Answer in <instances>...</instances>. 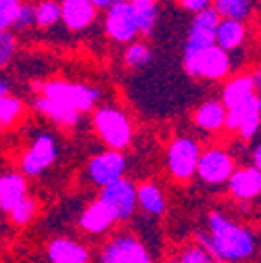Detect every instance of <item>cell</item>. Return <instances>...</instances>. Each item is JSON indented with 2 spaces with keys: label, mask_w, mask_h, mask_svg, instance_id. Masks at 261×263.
I'll return each instance as SVG.
<instances>
[{
  "label": "cell",
  "mask_w": 261,
  "mask_h": 263,
  "mask_svg": "<svg viewBox=\"0 0 261 263\" xmlns=\"http://www.w3.org/2000/svg\"><path fill=\"white\" fill-rule=\"evenodd\" d=\"M201 247H205L215 261L245 263L257 253V236L251 228L232 221L221 211H211L207 217V232L197 234Z\"/></svg>",
  "instance_id": "6da1fadb"
},
{
  "label": "cell",
  "mask_w": 261,
  "mask_h": 263,
  "mask_svg": "<svg viewBox=\"0 0 261 263\" xmlns=\"http://www.w3.org/2000/svg\"><path fill=\"white\" fill-rule=\"evenodd\" d=\"M92 127L109 148L125 151L132 144V121L119 107H99L92 113Z\"/></svg>",
  "instance_id": "7a4b0ae2"
},
{
  "label": "cell",
  "mask_w": 261,
  "mask_h": 263,
  "mask_svg": "<svg viewBox=\"0 0 261 263\" xmlns=\"http://www.w3.org/2000/svg\"><path fill=\"white\" fill-rule=\"evenodd\" d=\"M40 96L54 101L59 105H65L78 113H86L94 109L99 103L101 90L88 86V84H76V82H65V80H50L40 86Z\"/></svg>",
  "instance_id": "3957f363"
},
{
  "label": "cell",
  "mask_w": 261,
  "mask_h": 263,
  "mask_svg": "<svg viewBox=\"0 0 261 263\" xmlns=\"http://www.w3.org/2000/svg\"><path fill=\"white\" fill-rule=\"evenodd\" d=\"M184 69L192 78H201V80H223L232 69V61L230 52H226L217 44H211L199 52H194L188 59H182Z\"/></svg>",
  "instance_id": "277c9868"
},
{
  "label": "cell",
  "mask_w": 261,
  "mask_h": 263,
  "mask_svg": "<svg viewBox=\"0 0 261 263\" xmlns=\"http://www.w3.org/2000/svg\"><path fill=\"white\" fill-rule=\"evenodd\" d=\"M201 155V144L190 138V136H178L170 142L167 146V172L170 176L180 182L186 184L194 178V172H197V161Z\"/></svg>",
  "instance_id": "5b68a950"
},
{
  "label": "cell",
  "mask_w": 261,
  "mask_h": 263,
  "mask_svg": "<svg viewBox=\"0 0 261 263\" xmlns=\"http://www.w3.org/2000/svg\"><path fill=\"white\" fill-rule=\"evenodd\" d=\"M99 201L109 209L115 223L127 221L138 209V205H136V184L132 180H127L125 176H121L115 182L101 188Z\"/></svg>",
  "instance_id": "8992f818"
},
{
  "label": "cell",
  "mask_w": 261,
  "mask_h": 263,
  "mask_svg": "<svg viewBox=\"0 0 261 263\" xmlns=\"http://www.w3.org/2000/svg\"><path fill=\"white\" fill-rule=\"evenodd\" d=\"M57 157H59V146L54 136L48 134V132H42V134H38L31 140V144L21 155V163H19L21 174L25 178H36L52 165Z\"/></svg>",
  "instance_id": "52a82bcc"
},
{
  "label": "cell",
  "mask_w": 261,
  "mask_h": 263,
  "mask_svg": "<svg viewBox=\"0 0 261 263\" xmlns=\"http://www.w3.org/2000/svg\"><path fill=\"white\" fill-rule=\"evenodd\" d=\"M234 167H236V161L230 153L219 146H211L207 151H201L194 176L203 184L223 186L228 182V178H230V174L234 172Z\"/></svg>",
  "instance_id": "ba28073f"
},
{
  "label": "cell",
  "mask_w": 261,
  "mask_h": 263,
  "mask_svg": "<svg viewBox=\"0 0 261 263\" xmlns=\"http://www.w3.org/2000/svg\"><path fill=\"white\" fill-rule=\"evenodd\" d=\"M99 263H155L148 249L134 234H117L101 251Z\"/></svg>",
  "instance_id": "9c48e42d"
},
{
  "label": "cell",
  "mask_w": 261,
  "mask_h": 263,
  "mask_svg": "<svg viewBox=\"0 0 261 263\" xmlns=\"http://www.w3.org/2000/svg\"><path fill=\"white\" fill-rule=\"evenodd\" d=\"M105 29H107L109 38L119 42V44H129L132 40H136L138 25H136L129 0H115V3L107 9Z\"/></svg>",
  "instance_id": "30bf717a"
},
{
  "label": "cell",
  "mask_w": 261,
  "mask_h": 263,
  "mask_svg": "<svg viewBox=\"0 0 261 263\" xmlns=\"http://www.w3.org/2000/svg\"><path fill=\"white\" fill-rule=\"evenodd\" d=\"M86 174L90 178L92 184H96L99 188L115 182L117 178H121L125 174V157L123 151H115V148H107L99 155H94L88 165H86Z\"/></svg>",
  "instance_id": "8fae6325"
},
{
  "label": "cell",
  "mask_w": 261,
  "mask_h": 263,
  "mask_svg": "<svg viewBox=\"0 0 261 263\" xmlns=\"http://www.w3.org/2000/svg\"><path fill=\"white\" fill-rule=\"evenodd\" d=\"M219 21V15L207 7L205 11L197 13L190 23V29H188V38H186V44H184V54L182 59H188L192 57L194 52H199L211 44H215V25Z\"/></svg>",
  "instance_id": "7c38bea8"
},
{
  "label": "cell",
  "mask_w": 261,
  "mask_h": 263,
  "mask_svg": "<svg viewBox=\"0 0 261 263\" xmlns=\"http://www.w3.org/2000/svg\"><path fill=\"white\" fill-rule=\"evenodd\" d=\"M228 190L236 201H255L261 194V170L255 165L249 167H234V172L228 178Z\"/></svg>",
  "instance_id": "4fadbf2b"
},
{
  "label": "cell",
  "mask_w": 261,
  "mask_h": 263,
  "mask_svg": "<svg viewBox=\"0 0 261 263\" xmlns=\"http://www.w3.org/2000/svg\"><path fill=\"white\" fill-rule=\"evenodd\" d=\"M46 259L50 263H90V251L73 238L59 236L46 245Z\"/></svg>",
  "instance_id": "5bb4252c"
},
{
  "label": "cell",
  "mask_w": 261,
  "mask_h": 263,
  "mask_svg": "<svg viewBox=\"0 0 261 263\" xmlns=\"http://www.w3.org/2000/svg\"><path fill=\"white\" fill-rule=\"evenodd\" d=\"M59 7H61V21L71 31L86 29L96 17V9L90 0H63Z\"/></svg>",
  "instance_id": "9a60e30c"
},
{
  "label": "cell",
  "mask_w": 261,
  "mask_h": 263,
  "mask_svg": "<svg viewBox=\"0 0 261 263\" xmlns=\"http://www.w3.org/2000/svg\"><path fill=\"white\" fill-rule=\"evenodd\" d=\"M78 226H80V230H84L86 234L99 236V234L109 232V230L115 226V219H113V215L109 213V209H107L99 199H96V201H92V203L84 209V213H82L80 219H78Z\"/></svg>",
  "instance_id": "2e32d148"
},
{
  "label": "cell",
  "mask_w": 261,
  "mask_h": 263,
  "mask_svg": "<svg viewBox=\"0 0 261 263\" xmlns=\"http://www.w3.org/2000/svg\"><path fill=\"white\" fill-rule=\"evenodd\" d=\"M23 196H27V180L23 174L17 172L0 174V211L9 213Z\"/></svg>",
  "instance_id": "e0dca14e"
},
{
  "label": "cell",
  "mask_w": 261,
  "mask_h": 263,
  "mask_svg": "<svg viewBox=\"0 0 261 263\" xmlns=\"http://www.w3.org/2000/svg\"><path fill=\"white\" fill-rule=\"evenodd\" d=\"M245 38H247V25H245V21L219 17V21L215 25V44L219 48H223L226 52L238 50L243 46Z\"/></svg>",
  "instance_id": "ac0fdd59"
},
{
  "label": "cell",
  "mask_w": 261,
  "mask_h": 263,
  "mask_svg": "<svg viewBox=\"0 0 261 263\" xmlns=\"http://www.w3.org/2000/svg\"><path fill=\"white\" fill-rule=\"evenodd\" d=\"M192 121L199 129L207 132V134H217V132L223 129L226 107L221 105V101H207L194 109Z\"/></svg>",
  "instance_id": "d6986e66"
},
{
  "label": "cell",
  "mask_w": 261,
  "mask_h": 263,
  "mask_svg": "<svg viewBox=\"0 0 261 263\" xmlns=\"http://www.w3.org/2000/svg\"><path fill=\"white\" fill-rule=\"evenodd\" d=\"M136 205L146 213V215H163L167 211V199L155 182H142L136 186Z\"/></svg>",
  "instance_id": "ffe728a7"
},
{
  "label": "cell",
  "mask_w": 261,
  "mask_h": 263,
  "mask_svg": "<svg viewBox=\"0 0 261 263\" xmlns=\"http://www.w3.org/2000/svg\"><path fill=\"white\" fill-rule=\"evenodd\" d=\"M34 109L42 117L50 119L52 123H57L61 127H73V125H78L80 115H82V113H78V111H73L69 107H65V105H59L54 101H48V98H44V96H38L36 98V101H34Z\"/></svg>",
  "instance_id": "44dd1931"
},
{
  "label": "cell",
  "mask_w": 261,
  "mask_h": 263,
  "mask_svg": "<svg viewBox=\"0 0 261 263\" xmlns=\"http://www.w3.org/2000/svg\"><path fill=\"white\" fill-rule=\"evenodd\" d=\"M251 94H257V88H255V84L251 80V73L249 76L247 73L245 76H236L234 80H230L223 86V90H221V105L226 109H230V107L243 103L245 98H249Z\"/></svg>",
  "instance_id": "7402d4cb"
},
{
  "label": "cell",
  "mask_w": 261,
  "mask_h": 263,
  "mask_svg": "<svg viewBox=\"0 0 261 263\" xmlns=\"http://www.w3.org/2000/svg\"><path fill=\"white\" fill-rule=\"evenodd\" d=\"M129 5H132V11H134L138 34H144V36L153 34V29L157 25V19H159L157 0H129Z\"/></svg>",
  "instance_id": "603a6c76"
},
{
  "label": "cell",
  "mask_w": 261,
  "mask_h": 263,
  "mask_svg": "<svg viewBox=\"0 0 261 263\" xmlns=\"http://www.w3.org/2000/svg\"><path fill=\"white\" fill-rule=\"evenodd\" d=\"M213 11L219 17L245 21L253 13V0H213Z\"/></svg>",
  "instance_id": "cb8c5ba5"
},
{
  "label": "cell",
  "mask_w": 261,
  "mask_h": 263,
  "mask_svg": "<svg viewBox=\"0 0 261 263\" xmlns=\"http://www.w3.org/2000/svg\"><path fill=\"white\" fill-rule=\"evenodd\" d=\"M23 113H25V105L21 98L11 96V94L0 96V125L3 127H11L19 123Z\"/></svg>",
  "instance_id": "d4e9b609"
},
{
  "label": "cell",
  "mask_w": 261,
  "mask_h": 263,
  "mask_svg": "<svg viewBox=\"0 0 261 263\" xmlns=\"http://www.w3.org/2000/svg\"><path fill=\"white\" fill-rule=\"evenodd\" d=\"M38 215V201L34 199V196H23V199L9 211V217L13 221V226L17 228H23L27 226L29 221H34V217Z\"/></svg>",
  "instance_id": "484cf974"
},
{
  "label": "cell",
  "mask_w": 261,
  "mask_h": 263,
  "mask_svg": "<svg viewBox=\"0 0 261 263\" xmlns=\"http://www.w3.org/2000/svg\"><path fill=\"white\" fill-rule=\"evenodd\" d=\"M123 61H125L127 67H132V69H142V67H146L148 63H153V50L148 48V44L132 40V42H129V46L125 48Z\"/></svg>",
  "instance_id": "4316f807"
},
{
  "label": "cell",
  "mask_w": 261,
  "mask_h": 263,
  "mask_svg": "<svg viewBox=\"0 0 261 263\" xmlns=\"http://www.w3.org/2000/svg\"><path fill=\"white\" fill-rule=\"evenodd\" d=\"M36 11V25L38 27H52L61 21V7L57 0H42L34 7Z\"/></svg>",
  "instance_id": "83f0119b"
},
{
  "label": "cell",
  "mask_w": 261,
  "mask_h": 263,
  "mask_svg": "<svg viewBox=\"0 0 261 263\" xmlns=\"http://www.w3.org/2000/svg\"><path fill=\"white\" fill-rule=\"evenodd\" d=\"M15 52H17V38L9 29H0V71L9 67Z\"/></svg>",
  "instance_id": "f1b7e54d"
},
{
  "label": "cell",
  "mask_w": 261,
  "mask_h": 263,
  "mask_svg": "<svg viewBox=\"0 0 261 263\" xmlns=\"http://www.w3.org/2000/svg\"><path fill=\"white\" fill-rule=\"evenodd\" d=\"M213 261H215L213 255L201 245H192L184 249L178 257V263H213Z\"/></svg>",
  "instance_id": "f546056e"
},
{
  "label": "cell",
  "mask_w": 261,
  "mask_h": 263,
  "mask_svg": "<svg viewBox=\"0 0 261 263\" xmlns=\"http://www.w3.org/2000/svg\"><path fill=\"white\" fill-rule=\"evenodd\" d=\"M259 123H261V113H253V115H247V117L240 121V125L236 127V132H234V134H236L240 140L249 142L251 138H255V136L259 134Z\"/></svg>",
  "instance_id": "4dcf8cb0"
},
{
  "label": "cell",
  "mask_w": 261,
  "mask_h": 263,
  "mask_svg": "<svg viewBox=\"0 0 261 263\" xmlns=\"http://www.w3.org/2000/svg\"><path fill=\"white\" fill-rule=\"evenodd\" d=\"M19 7H21V0H0V29L13 27Z\"/></svg>",
  "instance_id": "1f68e13d"
},
{
  "label": "cell",
  "mask_w": 261,
  "mask_h": 263,
  "mask_svg": "<svg viewBox=\"0 0 261 263\" xmlns=\"http://www.w3.org/2000/svg\"><path fill=\"white\" fill-rule=\"evenodd\" d=\"M36 25V11H34V5H23L19 7L17 11V17L13 21V27L15 29H29Z\"/></svg>",
  "instance_id": "d6a6232c"
},
{
  "label": "cell",
  "mask_w": 261,
  "mask_h": 263,
  "mask_svg": "<svg viewBox=\"0 0 261 263\" xmlns=\"http://www.w3.org/2000/svg\"><path fill=\"white\" fill-rule=\"evenodd\" d=\"M180 5L190 13H201L207 7H211V0H180Z\"/></svg>",
  "instance_id": "836d02e7"
},
{
  "label": "cell",
  "mask_w": 261,
  "mask_h": 263,
  "mask_svg": "<svg viewBox=\"0 0 261 263\" xmlns=\"http://www.w3.org/2000/svg\"><path fill=\"white\" fill-rule=\"evenodd\" d=\"M253 165L261 170V144H255L253 146Z\"/></svg>",
  "instance_id": "e575fe53"
},
{
  "label": "cell",
  "mask_w": 261,
  "mask_h": 263,
  "mask_svg": "<svg viewBox=\"0 0 261 263\" xmlns=\"http://www.w3.org/2000/svg\"><path fill=\"white\" fill-rule=\"evenodd\" d=\"M90 3L94 5V9H109L115 0H90Z\"/></svg>",
  "instance_id": "d590c367"
},
{
  "label": "cell",
  "mask_w": 261,
  "mask_h": 263,
  "mask_svg": "<svg viewBox=\"0 0 261 263\" xmlns=\"http://www.w3.org/2000/svg\"><path fill=\"white\" fill-rule=\"evenodd\" d=\"M5 94H11V84H9V80L0 78V96H5Z\"/></svg>",
  "instance_id": "8d00e7d4"
},
{
  "label": "cell",
  "mask_w": 261,
  "mask_h": 263,
  "mask_svg": "<svg viewBox=\"0 0 261 263\" xmlns=\"http://www.w3.org/2000/svg\"><path fill=\"white\" fill-rule=\"evenodd\" d=\"M165 263H178V259H170V261H165Z\"/></svg>",
  "instance_id": "74e56055"
},
{
  "label": "cell",
  "mask_w": 261,
  "mask_h": 263,
  "mask_svg": "<svg viewBox=\"0 0 261 263\" xmlns=\"http://www.w3.org/2000/svg\"><path fill=\"white\" fill-rule=\"evenodd\" d=\"M213 263H228V261H213Z\"/></svg>",
  "instance_id": "f35d334b"
},
{
  "label": "cell",
  "mask_w": 261,
  "mask_h": 263,
  "mask_svg": "<svg viewBox=\"0 0 261 263\" xmlns=\"http://www.w3.org/2000/svg\"><path fill=\"white\" fill-rule=\"evenodd\" d=\"M3 129H5V127H3V125H0V134H3Z\"/></svg>",
  "instance_id": "ab89813d"
}]
</instances>
